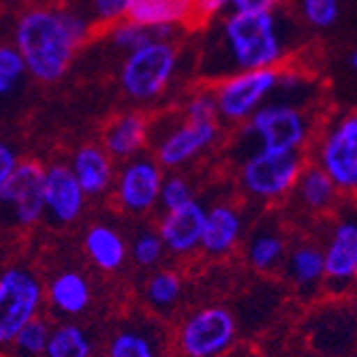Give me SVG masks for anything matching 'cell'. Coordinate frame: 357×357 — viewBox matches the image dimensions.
Returning a JSON list of instances; mask_svg holds the SVG:
<instances>
[{
  "label": "cell",
  "instance_id": "1",
  "mask_svg": "<svg viewBox=\"0 0 357 357\" xmlns=\"http://www.w3.org/2000/svg\"><path fill=\"white\" fill-rule=\"evenodd\" d=\"M90 37L86 17L56 7H35L20 15L13 39L26 73L43 84L67 75L75 54Z\"/></svg>",
  "mask_w": 357,
  "mask_h": 357
},
{
  "label": "cell",
  "instance_id": "2",
  "mask_svg": "<svg viewBox=\"0 0 357 357\" xmlns=\"http://www.w3.org/2000/svg\"><path fill=\"white\" fill-rule=\"evenodd\" d=\"M284 52L287 39L276 13H229L214 32L212 58L227 75L274 69Z\"/></svg>",
  "mask_w": 357,
  "mask_h": 357
},
{
  "label": "cell",
  "instance_id": "3",
  "mask_svg": "<svg viewBox=\"0 0 357 357\" xmlns=\"http://www.w3.org/2000/svg\"><path fill=\"white\" fill-rule=\"evenodd\" d=\"M178 71V50L169 39H152L128 52L120 67V88L133 101H154Z\"/></svg>",
  "mask_w": 357,
  "mask_h": 357
},
{
  "label": "cell",
  "instance_id": "4",
  "mask_svg": "<svg viewBox=\"0 0 357 357\" xmlns=\"http://www.w3.org/2000/svg\"><path fill=\"white\" fill-rule=\"evenodd\" d=\"M246 122V133L255 137L257 150L264 152H300L310 137L306 114L289 103L266 101Z\"/></svg>",
  "mask_w": 357,
  "mask_h": 357
},
{
  "label": "cell",
  "instance_id": "5",
  "mask_svg": "<svg viewBox=\"0 0 357 357\" xmlns=\"http://www.w3.org/2000/svg\"><path fill=\"white\" fill-rule=\"evenodd\" d=\"M278 67L238 71L222 77L212 90L218 118L246 122L278 90Z\"/></svg>",
  "mask_w": 357,
  "mask_h": 357
},
{
  "label": "cell",
  "instance_id": "6",
  "mask_svg": "<svg viewBox=\"0 0 357 357\" xmlns=\"http://www.w3.org/2000/svg\"><path fill=\"white\" fill-rule=\"evenodd\" d=\"M304 169L300 152H264L255 150L240 169L242 188L257 199H278L296 186Z\"/></svg>",
  "mask_w": 357,
  "mask_h": 357
},
{
  "label": "cell",
  "instance_id": "7",
  "mask_svg": "<svg viewBox=\"0 0 357 357\" xmlns=\"http://www.w3.org/2000/svg\"><path fill=\"white\" fill-rule=\"evenodd\" d=\"M43 304V287L24 268L0 274V344H11L17 332L37 319Z\"/></svg>",
  "mask_w": 357,
  "mask_h": 357
},
{
  "label": "cell",
  "instance_id": "8",
  "mask_svg": "<svg viewBox=\"0 0 357 357\" xmlns=\"http://www.w3.org/2000/svg\"><path fill=\"white\" fill-rule=\"evenodd\" d=\"M319 167L338 190L353 192L357 186V116L344 114L334 120L319 144Z\"/></svg>",
  "mask_w": 357,
  "mask_h": 357
},
{
  "label": "cell",
  "instance_id": "9",
  "mask_svg": "<svg viewBox=\"0 0 357 357\" xmlns=\"http://www.w3.org/2000/svg\"><path fill=\"white\" fill-rule=\"evenodd\" d=\"M236 340V319L220 308L208 306L192 312L180 330V347L186 357H218Z\"/></svg>",
  "mask_w": 357,
  "mask_h": 357
},
{
  "label": "cell",
  "instance_id": "10",
  "mask_svg": "<svg viewBox=\"0 0 357 357\" xmlns=\"http://www.w3.org/2000/svg\"><path fill=\"white\" fill-rule=\"evenodd\" d=\"M218 139L216 118H192L184 116L160 135L156 142V158L160 167H182L192 158L204 154Z\"/></svg>",
  "mask_w": 357,
  "mask_h": 357
},
{
  "label": "cell",
  "instance_id": "11",
  "mask_svg": "<svg viewBox=\"0 0 357 357\" xmlns=\"http://www.w3.org/2000/svg\"><path fill=\"white\" fill-rule=\"evenodd\" d=\"M163 184V167L148 156L128 158L116 178V197L120 208L133 214L152 210L158 204Z\"/></svg>",
  "mask_w": 357,
  "mask_h": 357
},
{
  "label": "cell",
  "instance_id": "12",
  "mask_svg": "<svg viewBox=\"0 0 357 357\" xmlns=\"http://www.w3.org/2000/svg\"><path fill=\"white\" fill-rule=\"evenodd\" d=\"M43 172L45 167L39 165L37 160H22L0 190V202L13 212V218L20 225L30 227L39 222L45 214Z\"/></svg>",
  "mask_w": 357,
  "mask_h": 357
},
{
  "label": "cell",
  "instance_id": "13",
  "mask_svg": "<svg viewBox=\"0 0 357 357\" xmlns=\"http://www.w3.org/2000/svg\"><path fill=\"white\" fill-rule=\"evenodd\" d=\"M43 206L45 214L60 225L73 222L82 216L86 195L69 165L54 163L43 172Z\"/></svg>",
  "mask_w": 357,
  "mask_h": 357
},
{
  "label": "cell",
  "instance_id": "14",
  "mask_svg": "<svg viewBox=\"0 0 357 357\" xmlns=\"http://www.w3.org/2000/svg\"><path fill=\"white\" fill-rule=\"evenodd\" d=\"M204 220H206L204 204L197 199H190L184 206L165 212V216L160 218L158 238L167 250L176 255L192 252L195 248H199Z\"/></svg>",
  "mask_w": 357,
  "mask_h": 357
},
{
  "label": "cell",
  "instance_id": "15",
  "mask_svg": "<svg viewBox=\"0 0 357 357\" xmlns=\"http://www.w3.org/2000/svg\"><path fill=\"white\" fill-rule=\"evenodd\" d=\"M357 274V222L353 218L336 225L323 252V278L334 287H347Z\"/></svg>",
  "mask_w": 357,
  "mask_h": 357
},
{
  "label": "cell",
  "instance_id": "16",
  "mask_svg": "<svg viewBox=\"0 0 357 357\" xmlns=\"http://www.w3.org/2000/svg\"><path fill=\"white\" fill-rule=\"evenodd\" d=\"M69 167L86 197H101L112 188L116 178L114 158L94 144L77 148Z\"/></svg>",
  "mask_w": 357,
  "mask_h": 357
},
{
  "label": "cell",
  "instance_id": "17",
  "mask_svg": "<svg viewBox=\"0 0 357 357\" xmlns=\"http://www.w3.org/2000/svg\"><path fill=\"white\" fill-rule=\"evenodd\" d=\"M242 236V214L229 206L218 204L210 210H206L204 231L199 248L208 255H227L231 252Z\"/></svg>",
  "mask_w": 357,
  "mask_h": 357
},
{
  "label": "cell",
  "instance_id": "18",
  "mask_svg": "<svg viewBox=\"0 0 357 357\" xmlns=\"http://www.w3.org/2000/svg\"><path fill=\"white\" fill-rule=\"evenodd\" d=\"M126 20L150 30H174L192 20V0H128Z\"/></svg>",
  "mask_w": 357,
  "mask_h": 357
},
{
  "label": "cell",
  "instance_id": "19",
  "mask_svg": "<svg viewBox=\"0 0 357 357\" xmlns=\"http://www.w3.org/2000/svg\"><path fill=\"white\" fill-rule=\"evenodd\" d=\"M148 137H150L148 120L142 114H124L105 128L103 150L112 158L128 160L142 152Z\"/></svg>",
  "mask_w": 357,
  "mask_h": 357
},
{
  "label": "cell",
  "instance_id": "20",
  "mask_svg": "<svg viewBox=\"0 0 357 357\" xmlns=\"http://www.w3.org/2000/svg\"><path fill=\"white\" fill-rule=\"evenodd\" d=\"M47 300L60 314L77 317L88 310L92 302V289L84 274L75 270L60 272L47 287Z\"/></svg>",
  "mask_w": 357,
  "mask_h": 357
},
{
  "label": "cell",
  "instance_id": "21",
  "mask_svg": "<svg viewBox=\"0 0 357 357\" xmlns=\"http://www.w3.org/2000/svg\"><path fill=\"white\" fill-rule=\"evenodd\" d=\"M84 248L90 257V261L103 272H116L124 266L126 242L109 225L90 227L84 238Z\"/></svg>",
  "mask_w": 357,
  "mask_h": 357
},
{
  "label": "cell",
  "instance_id": "22",
  "mask_svg": "<svg viewBox=\"0 0 357 357\" xmlns=\"http://www.w3.org/2000/svg\"><path fill=\"white\" fill-rule=\"evenodd\" d=\"M294 188L298 190L300 202L308 210H314V212L328 210L336 202V195H338V188L334 186V182L326 176V172H323L319 165L302 169Z\"/></svg>",
  "mask_w": 357,
  "mask_h": 357
},
{
  "label": "cell",
  "instance_id": "23",
  "mask_svg": "<svg viewBox=\"0 0 357 357\" xmlns=\"http://www.w3.org/2000/svg\"><path fill=\"white\" fill-rule=\"evenodd\" d=\"M45 357H90L92 340L88 334L75 326V323H64V326L50 330V338L43 351Z\"/></svg>",
  "mask_w": 357,
  "mask_h": 357
},
{
  "label": "cell",
  "instance_id": "24",
  "mask_svg": "<svg viewBox=\"0 0 357 357\" xmlns=\"http://www.w3.org/2000/svg\"><path fill=\"white\" fill-rule=\"evenodd\" d=\"M289 274L298 287H314L323 278V250L317 246H298L289 257Z\"/></svg>",
  "mask_w": 357,
  "mask_h": 357
},
{
  "label": "cell",
  "instance_id": "25",
  "mask_svg": "<svg viewBox=\"0 0 357 357\" xmlns=\"http://www.w3.org/2000/svg\"><path fill=\"white\" fill-rule=\"evenodd\" d=\"M282 255H284V242L274 231L257 234L248 246V261L259 272L274 270L280 264Z\"/></svg>",
  "mask_w": 357,
  "mask_h": 357
},
{
  "label": "cell",
  "instance_id": "26",
  "mask_svg": "<svg viewBox=\"0 0 357 357\" xmlns=\"http://www.w3.org/2000/svg\"><path fill=\"white\" fill-rule=\"evenodd\" d=\"M107 357H158L152 338L135 328H122L107 347Z\"/></svg>",
  "mask_w": 357,
  "mask_h": 357
},
{
  "label": "cell",
  "instance_id": "27",
  "mask_svg": "<svg viewBox=\"0 0 357 357\" xmlns=\"http://www.w3.org/2000/svg\"><path fill=\"white\" fill-rule=\"evenodd\" d=\"M169 35H172V30H150V28H144V26L133 24L128 20L114 24L109 30V37H112L114 45L124 52H133L152 39H167Z\"/></svg>",
  "mask_w": 357,
  "mask_h": 357
},
{
  "label": "cell",
  "instance_id": "28",
  "mask_svg": "<svg viewBox=\"0 0 357 357\" xmlns=\"http://www.w3.org/2000/svg\"><path fill=\"white\" fill-rule=\"evenodd\" d=\"M146 296H148L152 306H156V308H169L182 296V280H180V276L176 272L163 270V272L154 274L148 280Z\"/></svg>",
  "mask_w": 357,
  "mask_h": 357
},
{
  "label": "cell",
  "instance_id": "29",
  "mask_svg": "<svg viewBox=\"0 0 357 357\" xmlns=\"http://www.w3.org/2000/svg\"><path fill=\"white\" fill-rule=\"evenodd\" d=\"M47 338H50L47 323L41 319H32L17 332V336L13 338L11 344L15 347L20 357H39L45 351Z\"/></svg>",
  "mask_w": 357,
  "mask_h": 357
},
{
  "label": "cell",
  "instance_id": "30",
  "mask_svg": "<svg viewBox=\"0 0 357 357\" xmlns=\"http://www.w3.org/2000/svg\"><path fill=\"white\" fill-rule=\"evenodd\" d=\"M26 77V64L15 45H0V99L11 94Z\"/></svg>",
  "mask_w": 357,
  "mask_h": 357
},
{
  "label": "cell",
  "instance_id": "31",
  "mask_svg": "<svg viewBox=\"0 0 357 357\" xmlns=\"http://www.w3.org/2000/svg\"><path fill=\"white\" fill-rule=\"evenodd\" d=\"M304 20L314 28H330L340 17V0H300Z\"/></svg>",
  "mask_w": 357,
  "mask_h": 357
},
{
  "label": "cell",
  "instance_id": "32",
  "mask_svg": "<svg viewBox=\"0 0 357 357\" xmlns=\"http://www.w3.org/2000/svg\"><path fill=\"white\" fill-rule=\"evenodd\" d=\"M190 199H192V188L182 176L163 178V184H160V192H158V204L165 208V212L178 206H184Z\"/></svg>",
  "mask_w": 357,
  "mask_h": 357
},
{
  "label": "cell",
  "instance_id": "33",
  "mask_svg": "<svg viewBox=\"0 0 357 357\" xmlns=\"http://www.w3.org/2000/svg\"><path fill=\"white\" fill-rule=\"evenodd\" d=\"M163 250H165V246L160 242L158 234H152V231L139 234L133 242V259L142 268H150V266L158 264L160 257H163Z\"/></svg>",
  "mask_w": 357,
  "mask_h": 357
},
{
  "label": "cell",
  "instance_id": "34",
  "mask_svg": "<svg viewBox=\"0 0 357 357\" xmlns=\"http://www.w3.org/2000/svg\"><path fill=\"white\" fill-rule=\"evenodd\" d=\"M90 7H92L94 22L114 26V24L126 20L128 0H92Z\"/></svg>",
  "mask_w": 357,
  "mask_h": 357
},
{
  "label": "cell",
  "instance_id": "35",
  "mask_svg": "<svg viewBox=\"0 0 357 357\" xmlns=\"http://www.w3.org/2000/svg\"><path fill=\"white\" fill-rule=\"evenodd\" d=\"M282 0H229L231 13H276Z\"/></svg>",
  "mask_w": 357,
  "mask_h": 357
},
{
  "label": "cell",
  "instance_id": "36",
  "mask_svg": "<svg viewBox=\"0 0 357 357\" xmlns=\"http://www.w3.org/2000/svg\"><path fill=\"white\" fill-rule=\"evenodd\" d=\"M229 9V0H192V17L214 20Z\"/></svg>",
  "mask_w": 357,
  "mask_h": 357
},
{
  "label": "cell",
  "instance_id": "37",
  "mask_svg": "<svg viewBox=\"0 0 357 357\" xmlns=\"http://www.w3.org/2000/svg\"><path fill=\"white\" fill-rule=\"evenodd\" d=\"M17 163H20L17 152L7 142H0V190H3V186L11 178V174L17 167Z\"/></svg>",
  "mask_w": 357,
  "mask_h": 357
},
{
  "label": "cell",
  "instance_id": "38",
  "mask_svg": "<svg viewBox=\"0 0 357 357\" xmlns=\"http://www.w3.org/2000/svg\"><path fill=\"white\" fill-rule=\"evenodd\" d=\"M349 67H351V71H357V52L349 54Z\"/></svg>",
  "mask_w": 357,
  "mask_h": 357
}]
</instances>
